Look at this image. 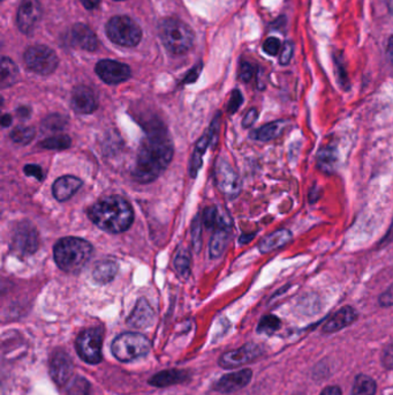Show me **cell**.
Wrapping results in <instances>:
<instances>
[{"instance_id":"6da1fadb","label":"cell","mask_w":393,"mask_h":395,"mask_svg":"<svg viewBox=\"0 0 393 395\" xmlns=\"http://www.w3.org/2000/svg\"><path fill=\"white\" fill-rule=\"evenodd\" d=\"M173 158V144L165 131L149 133L138 149L133 178L141 184L154 182L162 175Z\"/></svg>"},{"instance_id":"7a4b0ae2","label":"cell","mask_w":393,"mask_h":395,"mask_svg":"<svg viewBox=\"0 0 393 395\" xmlns=\"http://www.w3.org/2000/svg\"><path fill=\"white\" fill-rule=\"evenodd\" d=\"M89 215L96 226L110 234L126 232L134 221L132 206L119 195L97 201L90 210Z\"/></svg>"},{"instance_id":"3957f363","label":"cell","mask_w":393,"mask_h":395,"mask_svg":"<svg viewBox=\"0 0 393 395\" xmlns=\"http://www.w3.org/2000/svg\"><path fill=\"white\" fill-rule=\"evenodd\" d=\"M92 247L82 238L65 237L57 242L53 249L55 261L59 269L66 273L80 272L89 261Z\"/></svg>"},{"instance_id":"277c9868","label":"cell","mask_w":393,"mask_h":395,"mask_svg":"<svg viewBox=\"0 0 393 395\" xmlns=\"http://www.w3.org/2000/svg\"><path fill=\"white\" fill-rule=\"evenodd\" d=\"M160 35L166 49L173 55H184L193 45V31L178 19H165L160 22Z\"/></svg>"},{"instance_id":"5b68a950","label":"cell","mask_w":393,"mask_h":395,"mask_svg":"<svg viewBox=\"0 0 393 395\" xmlns=\"http://www.w3.org/2000/svg\"><path fill=\"white\" fill-rule=\"evenodd\" d=\"M111 350L120 362L134 361L147 355L150 350V341L140 333H123L114 339Z\"/></svg>"},{"instance_id":"8992f818","label":"cell","mask_w":393,"mask_h":395,"mask_svg":"<svg viewBox=\"0 0 393 395\" xmlns=\"http://www.w3.org/2000/svg\"><path fill=\"white\" fill-rule=\"evenodd\" d=\"M106 35L118 45L133 48L140 43L142 31L140 26L128 16H114L106 25Z\"/></svg>"},{"instance_id":"52a82bcc","label":"cell","mask_w":393,"mask_h":395,"mask_svg":"<svg viewBox=\"0 0 393 395\" xmlns=\"http://www.w3.org/2000/svg\"><path fill=\"white\" fill-rule=\"evenodd\" d=\"M25 64L31 72L40 75H49L57 70L58 56L52 49L45 45H34L25 53Z\"/></svg>"},{"instance_id":"ba28073f","label":"cell","mask_w":393,"mask_h":395,"mask_svg":"<svg viewBox=\"0 0 393 395\" xmlns=\"http://www.w3.org/2000/svg\"><path fill=\"white\" fill-rule=\"evenodd\" d=\"M103 332L101 328L83 330L77 339V354L89 364H99L101 361Z\"/></svg>"},{"instance_id":"9c48e42d","label":"cell","mask_w":393,"mask_h":395,"mask_svg":"<svg viewBox=\"0 0 393 395\" xmlns=\"http://www.w3.org/2000/svg\"><path fill=\"white\" fill-rule=\"evenodd\" d=\"M40 238L34 224L23 221L16 224L12 236V250L18 256H28L34 254L38 249Z\"/></svg>"},{"instance_id":"30bf717a","label":"cell","mask_w":393,"mask_h":395,"mask_svg":"<svg viewBox=\"0 0 393 395\" xmlns=\"http://www.w3.org/2000/svg\"><path fill=\"white\" fill-rule=\"evenodd\" d=\"M262 354H263V350L261 347H258L254 343H248L237 350L225 352L219 359V364L225 369H234V367H239L241 365L247 364L249 362L254 361Z\"/></svg>"},{"instance_id":"8fae6325","label":"cell","mask_w":393,"mask_h":395,"mask_svg":"<svg viewBox=\"0 0 393 395\" xmlns=\"http://www.w3.org/2000/svg\"><path fill=\"white\" fill-rule=\"evenodd\" d=\"M96 73L105 84L118 85L131 77V68L123 63L104 59L96 65Z\"/></svg>"},{"instance_id":"7c38bea8","label":"cell","mask_w":393,"mask_h":395,"mask_svg":"<svg viewBox=\"0 0 393 395\" xmlns=\"http://www.w3.org/2000/svg\"><path fill=\"white\" fill-rule=\"evenodd\" d=\"M42 18V5L40 0H22L18 7V27L25 34H31Z\"/></svg>"},{"instance_id":"4fadbf2b","label":"cell","mask_w":393,"mask_h":395,"mask_svg":"<svg viewBox=\"0 0 393 395\" xmlns=\"http://www.w3.org/2000/svg\"><path fill=\"white\" fill-rule=\"evenodd\" d=\"M215 178L219 190L228 197H236L240 191V180L237 173L225 161H218L216 166Z\"/></svg>"},{"instance_id":"5bb4252c","label":"cell","mask_w":393,"mask_h":395,"mask_svg":"<svg viewBox=\"0 0 393 395\" xmlns=\"http://www.w3.org/2000/svg\"><path fill=\"white\" fill-rule=\"evenodd\" d=\"M73 372L74 364L71 357L66 352H55L50 363V374L52 377L53 382L59 386L65 385L72 379Z\"/></svg>"},{"instance_id":"9a60e30c","label":"cell","mask_w":393,"mask_h":395,"mask_svg":"<svg viewBox=\"0 0 393 395\" xmlns=\"http://www.w3.org/2000/svg\"><path fill=\"white\" fill-rule=\"evenodd\" d=\"M99 107L97 97L89 87L77 86L72 94V108L81 114H89Z\"/></svg>"},{"instance_id":"2e32d148","label":"cell","mask_w":393,"mask_h":395,"mask_svg":"<svg viewBox=\"0 0 393 395\" xmlns=\"http://www.w3.org/2000/svg\"><path fill=\"white\" fill-rule=\"evenodd\" d=\"M218 127L219 116H217L215 121H212L209 131L197 141L196 146L194 148L193 155H192L191 163H189V173H191V176L193 178L196 177L197 173H199V170H200L201 166H202L203 155L206 153L210 142L214 140L216 133L218 132Z\"/></svg>"},{"instance_id":"e0dca14e","label":"cell","mask_w":393,"mask_h":395,"mask_svg":"<svg viewBox=\"0 0 393 395\" xmlns=\"http://www.w3.org/2000/svg\"><path fill=\"white\" fill-rule=\"evenodd\" d=\"M253 372L250 369H243L233 374H225L216 384L215 389L221 393H233L243 389L252 380Z\"/></svg>"},{"instance_id":"ac0fdd59","label":"cell","mask_w":393,"mask_h":395,"mask_svg":"<svg viewBox=\"0 0 393 395\" xmlns=\"http://www.w3.org/2000/svg\"><path fill=\"white\" fill-rule=\"evenodd\" d=\"M155 312L151 308L150 304L141 298L136 303L135 309L133 310L132 313L127 319V324L133 328H147L154 323Z\"/></svg>"},{"instance_id":"d6986e66","label":"cell","mask_w":393,"mask_h":395,"mask_svg":"<svg viewBox=\"0 0 393 395\" xmlns=\"http://www.w3.org/2000/svg\"><path fill=\"white\" fill-rule=\"evenodd\" d=\"M358 313L352 306H344L336 312L323 326V333H335L343 328H348L357 320Z\"/></svg>"},{"instance_id":"ffe728a7","label":"cell","mask_w":393,"mask_h":395,"mask_svg":"<svg viewBox=\"0 0 393 395\" xmlns=\"http://www.w3.org/2000/svg\"><path fill=\"white\" fill-rule=\"evenodd\" d=\"M82 186V180L74 176H62L52 186L53 197L58 201H66Z\"/></svg>"},{"instance_id":"44dd1931","label":"cell","mask_w":393,"mask_h":395,"mask_svg":"<svg viewBox=\"0 0 393 395\" xmlns=\"http://www.w3.org/2000/svg\"><path fill=\"white\" fill-rule=\"evenodd\" d=\"M72 38L75 45L86 51H95L99 48V40L96 38L95 33L88 26L82 23L74 26Z\"/></svg>"},{"instance_id":"7402d4cb","label":"cell","mask_w":393,"mask_h":395,"mask_svg":"<svg viewBox=\"0 0 393 395\" xmlns=\"http://www.w3.org/2000/svg\"><path fill=\"white\" fill-rule=\"evenodd\" d=\"M231 226L225 221L219 220L218 226L216 228L211 241H210V256L216 259L224 254L230 239Z\"/></svg>"},{"instance_id":"603a6c76","label":"cell","mask_w":393,"mask_h":395,"mask_svg":"<svg viewBox=\"0 0 393 395\" xmlns=\"http://www.w3.org/2000/svg\"><path fill=\"white\" fill-rule=\"evenodd\" d=\"M291 239H292V232L287 229H280L263 238L258 249L262 254H269L271 251L277 250L287 244Z\"/></svg>"},{"instance_id":"cb8c5ba5","label":"cell","mask_w":393,"mask_h":395,"mask_svg":"<svg viewBox=\"0 0 393 395\" xmlns=\"http://www.w3.org/2000/svg\"><path fill=\"white\" fill-rule=\"evenodd\" d=\"M117 273V263L112 260H101L94 266L92 275L96 283L106 284L114 280Z\"/></svg>"},{"instance_id":"d4e9b609","label":"cell","mask_w":393,"mask_h":395,"mask_svg":"<svg viewBox=\"0 0 393 395\" xmlns=\"http://www.w3.org/2000/svg\"><path fill=\"white\" fill-rule=\"evenodd\" d=\"M188 374L182 370L162 371L160 374H155L149 384L156 387H166V386L175 385V384L184 383L187 379Z\"/></svg>"},{"instance_id":"484cf974","label":"cell","mask_w":393,"mask_h":395,"mask_svg":"<svg viewBox=\"0 0 393 395\" xmlns=\"http://www.w3.org/2000/svg\"><path fill=\"white\" fill-rule=\"evenodd\" d=\"M286 125H287V121H272V123L267 124L265 126L254 131L252 136L258 141H270V140L276 139L283 133Z\"/></svg>"},{"instance_id":"4316f807","label":"cell","mask_w":393,"mask_h":395,"mask_svg":"<svg viewBox=\"0 0 393 395\" xmlns=\"http://www.w3.org/2000/svg\"><path fill=\"white\" fill-rule=\"evenodd\" d=\"M337 151L332 146H326L324 148L321 149L317 155V166L322 171L326 173H331L335 171L337 168Z\"/></svg>"},{"instance_id":"83f0119b","label":"cell","mask_w":393,"mask_h":395,"mask_svg":"<svg viewBox=\"0 0 393 395\" xmlns=\"http://www.w3.org/2000/svg\"><path fill=\"white\" fill-rule=\"evenodd\" d=\"M18 70L12 59L4 57L1 59V71H0V85L1 88L13 86L18 80Z\"/></svg>"},{"instance_id":"f1b7e54d","label":"cell","mask_w":393,"mask_h":395,"mask_svg":"<svg viewBox=\"0 0 393 395\" xmlns=\"http://www.w3.org/2000/svg\"><path fill=\"white\" fill-rule=\"evenodd\" d=\"M377 385L372 377L359 374L354 382L352 395H375Z\"/></svg>"},{"instance_id":"f546056e","label":"cell","mask_w":393,"mask_h":395,"mask_svg":"<svg viewBox=\"0 0 393 395\" xmlns=\"http://www.w3.org/2000/svg\"><path fill=\"white\" fill-rule=\"evenodd\" d=\"M72 145V140L66 134H59V136H51L49 139L43 140L40 142V148L49 149V151H65L70 148Z\"/></svg>"},{"instance_id":"4dcf8cb0","label":"cell","mask_w":393,"mask_h":395,"mask_svg":"<svg viewBox=\"0 0 393 395\" xmlns=\"http://www.w3.org/2000/svg\"><path fill=\"white\" fill-rule=\"evenodd\" d=\"M68 119L62 114H52L44 118L42 129L45 132H60L67 126Z\"/></svg>"},{"instance_id":"1f68e13d","label":"cell","mask_w":393,"mask_h":395,"mask_svg":"<svg viewBox=\"0 0 393 395\" xmlns=\"http://www.w3.org/2000/svg\"><path fill=\"white\" fill-rule=\"evenodd\" d=\"M66 391L68 395H89V382L82 377H75L68 382Z\"/></svg>"},{"instance_id":"d6a6232c","label":"cell","mask_w":393,"mask_h":395,"mask_svg":"<svg viewBox=\"0 0 393 395\" xmlns=\"http://www.w3.org/2000/svg\"><path fill=\"white\" fill-rule=\"evenodd\" d=\"M35 138V130L33 127L20 126L16 127L11 133V139L18 145H28Z\"/></svg>"},{"instance_id":"836d02e7","label":"cell","mask_w":393,"mask_h":395,"mask_svg":"<svg viewBox=\"0 0 393 395\" xmlns=\"http://www.w3.org/2000/svg\"><path fill=\"white\" fill-rule=\"evenodd\" d=\"M175 267L182 276H188L191 269V256L186 249L179 251L175 258Z\"/></svg>"},{"instance_id":"e575fe53","label":"cell","mask_w":393,"mask_h":395,"mask_svg":"<svg viewBox=\"0 0 393 395\" xmlns=\"http://www.w3.org/2000/svg\"><path fill=\"white\" fill-rule=\"evenodd\" d=\"M280 326H282V321L279 320V318H277L276 315H265L258 324V333L272 334L279 330Z\"/></svg>"},{"instance_id":"d590c367","label":"cell","mask_w":393,"mask_h":395,"mask_svg":"<svg viewBox=\"0 0 393 395\" xmlns=\"http://www.w3.org/2000/svg\"><path fill=\"white\" fill-rule=\"evenodd\" d=\"M192 239H193L194 250L199 254L202 247V219L200 215L194 217L192 224Z\"/></svg>"},{"instance_id":"8d00e7d4","label":"cell","mask_w":393,"mask_h":395,"mask_svg":"<svg viewBox=\"0 0 393 395\" xmlns=\"http://www.w3.org/2000/svg\"><path fill=\"white\" fill-rule=\"evenodd\" d=\"M202 223L208 229L216 228L218 226L219 217L217 208L210 206L203 210Z\"/></svg>"},{"instance_id":"74e56055","label":"cell","mask_w":393,"mask_h":395,"mask_svg":"<svg viewBox=\"0 0 393 395\" xmlns=\"http://www.w3.org/2000/svg\"><path fill=\"white\" fill-rule=\"evenodd\" d=\"M243 102V94L240 93V90H233L232 94H231L230 102H228V112H230V114H236V112L239 110Z\"/></svg>"},{"instance_id":"f35d334b","label":"cell","mask_w":393,"mask_h":395,"mask_svg":"<svg viewBox=\"0 0 393 395\" xmlns=\"http://www.w3.org/2000/svg\"><path fill=\"white\" fill-rule=\"evenodd\" d=\"M280 40L276 38H269L263 44V50L269 56H277L280 50Z\"/></svg>"},{"instance_id":"ab89813d","label":"cell","mask_w":393,"mask_h":395,"mask_svg":"<svg viewBox=\"0 0 393 395\" xmlns=\"http://www.w3.org/2000/svg\"><path fill=\"white\" fill-rule=\"evenodd\" d=\"M293 56V43L291 42H285L283 48H282V53H280L279 62L282 65H287Z\"/></svg>"},{"instance_id":"60d3db41","label":"cell","mask_w":393,"mask_h":395,"mask_svg":"<svg viewBox=\"0 0 393 395\" xmlns=\"http://www.w3.org/2000/svg\"><path fill=\"white\" fill-rule=\"evenodd\" d=\"M23 171H25L27 176L35 177V178L38 179V180H43V170H42L40 166H36V164H27V166L23 168Z\"/></svg>"},{"instance_id":"b9f144b4","label":"cell","mask_w":393,"mask_h":395,"mask_svg":"<svg viewBox=\"0 0 393 395\" xmlns=\"http://www.w3.org/2000/svg\"><path fill=\"white\" fill-rule=\"evenodd\" d=\"M253 75H254V68H253V66L249 63H243L241 67H240V79L243 82H249V81L252 80Z\"/></svg>"},{"instance_id":"7bdbcfd3","label":"cell","mask_w":393,"mask_h":395,"mask_svg":"<svg viewBox=\"0 0 393 395\" xmlns=\"http://www.w3.org/2000/svg\"><path fill=\"white\" fill-rule=\"evenodd\" d=\"M380 304L384 308L393 305V284L385 293L380 296Z\"/></svg>"},{"instance_id":"ee69618b","label":"cell","mask_w":393,"mask_h":395,"mask_svg":"<svg viewBox=\"0 0 393 395\" xmlns=\"http://www.w3.org/2000/svg\"><path fill=\"white\" fill-rule=\"evenodd\" d=\"M258 114L256 109H250L248 112H247L246 116L243 118V127H250L253 124L255 123L256 119H258Z\"/></svg>"},{"instance_id":"f6af8a7d","label":"cell","mask_w":393,"mask_h":395,"mask_svg":"<svg viewBox=\"0 0 393 395\" xmlns=\"http://www.w3.org/2000/svg\"><path fill=\"white\" fill-rule=\"evenodd\" d=\"M383 364L387 369H393V345L385 349L383 355Z\"/></svg>"},{"instance_id":"bcb514c9","label":"cell","mask_w":393,"mask_h":395,"mask_svg":"<svg viewBox=\"0 0 393 395\" xmlns=\"http://www.w3.org/2000/svg\"><path fill=\"white\" fill-rule=\"evenodd\" d=\"M200 72L201 65L197 66V67L194 68V70H192V71L188 73L186 79H184V82H186V84H192V82H194V81H196L197 77H199V75H200Z\"/></svg>"},{"instance_id":"7dc6e473","label":"cell","mask_w":393,"mask_h":395,"mask_svg":"<svg viewBox=\"0 0 393 395\" xmlns=\"http://www.w3.org/2000/svg\"><path fill=\"white\" fill-rule=\"evenodd\" d=\"M320 395H341V389L338 386H329L323 389Z\"/></svg>"},{"instance_id":"c3c4849f","label":"cell","mask_w":393,"mask_h":395,"mask_svg":"<svg viewBox=\"0 0 393 395\" xmlns=\"http://www.w3.org/2000/svg\"><path fill=\"white\" fill-rule=\"evenodd\" d=\"M16 114H18V118H29L31 117V109L28 107H20L16 109Z\"/></svg>"},{"instance_id":"681fc988","label":"cell","mask_w":393,"mask_h":395,"mask_svg":"<svg viewBox=\"0 0 393 395\" xmlns=\"http://www.w3.org/2000/svg\"><path fill=\"white\" fill-rule=\"evenodd\" d=\"M83 6L86 7L87 10H94L96 6H99L101 0H81Z\"/></svg>"},{"instance_id":"f907efd6","label":"cell","mask_w":393,"mask_h":395,"mask_svg":"<svg viewBox=\"0 0 393 395\" xmlns=\"http://www.w3.org/2000/svg\"><path fill=\"white\" fill-rule=\"evenodd\" d=\"M13 118L12 114H3V117H1V125L3 127H9L12 125Z\"/></svg>"},{"instance_id":"816d5d0a","label":"cell","mask_w":393,"mask_h":395,"mask_svg":"<svg viewBox=\"0 0 393 395\" xmlns=\"http://www.w3.org/2000/svg\"><path fill=\"white\" fill-rule=\"evenodd\" d=\"M387 57L393 65V36H391L389 43H387Z\"/></svg>"},{"instance_id":"f5cc1de1","label":"cell","mask_w":393,"mask_h":395,"mask_svg":"<svg viewBox=\"0 0 393 395\" xmlns=\"http://www.w3.org/2000/svg\"><path fill=\"white\" fill-rule=\"evenodd\" d=\"M255 237L254 234H249V235H243L239 238V242L241 244H247L249 242L252 241L253 238Z\"/></svg>"}]
</instances>
